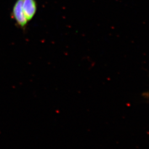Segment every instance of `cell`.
Masks as SVG:
<instances>
[{"mask_svg": "<svg viewBox=\"0 0 149 149\" xmlns=\"http://www.w3.org/2000/svg\"><path fill=\"white\" fill-rule=\"evenodd\" d=\"M22 7L24 14L29 22L32 21L36 16L38 10V5L36 0H22Z\"/></svg>", "mask_w": 149, "mask_h": 149, "instance_id": "2", "label": "cell"}, {"mask_svg": "<svg viewBox=\"0 0 149 149\" xmlns=\"http://www.w3.org/2000/svg\"><path fill=\"white\" fill-rule=\"evenodd\" d=\"M11 16L18 27L22 29L26 28L29 21L23 11L22 0H16L12 8Z\"/></svg>", "mask_w": 149, "mask_h": 149, "instance_id": "1", "label": "cell"}]
</instances>
